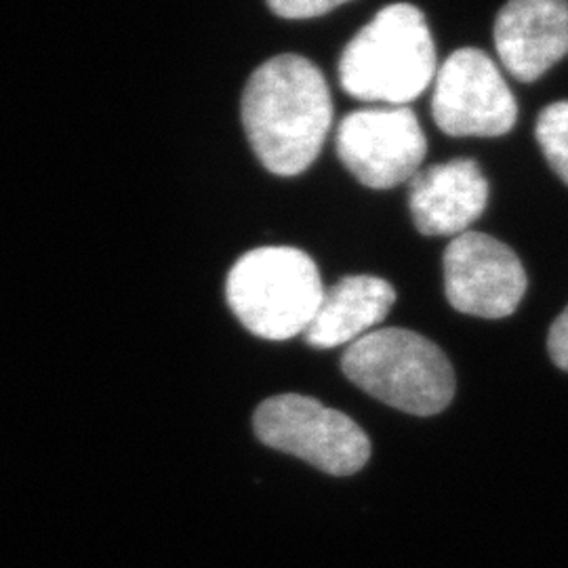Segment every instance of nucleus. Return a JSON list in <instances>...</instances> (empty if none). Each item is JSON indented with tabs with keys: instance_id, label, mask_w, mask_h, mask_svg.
Segmentation results:
<instances>
[{
	"instance_id": "6",
	"label": "nucleus",
	"mask_w": 568,
	"mask_h": 568,
	"mask_svg": "<svg viewBox=\"0 0 568 568\" xmlns=\"http://www.w3.org/2000/svg\"><path fill=\"white\" fill-rule=\"evenodd\" d=\"M432 114L450 138H501L516 124L518 103L495 61L467 47L436 72Z\"/></svg>"
},
{
	"instance_id": "1",
	"label": "nucleus",
	"mask_w": 568,
	"mask_h": 568,
	"mask_svg": "<svg viewBox=\"0 0 568 568\" xmlns=\"http://www.w3.org/2000/svg\"><path fill=\"white\" fill-rule=\"evenodd\" d=\"M241 116L260 163L278 178H293L318 159L333 122V100L312 61L283 53L248 77Z\"/></svg>"
},
{
	"instance_id": "8",
	"label": "nucleus",
	"mask_w": 568,
	"mask_h": 568,
	"mask_svg": "<svg viewBox=\"0 0 568 568\" xmlns=\"http://www.w3.org/2000/svg\"><path fill=\"white\" fill-rule=\"evenodd\" d=\"M445 293L457 312L478 318H508L527 293V272L508 244L483 234L464 232L448 243Z\"/></svg>"
},
{
	"instance_id": "11",
	"label": "nucleus",
	"mask_w": 568,
	"mask_h": 568,
	"mask_svg": "<svg viewBox=\"0 0 568 568\" xmlns=\"http://www.w3.org/2000/svg\"><path fill=\"white\" fill-rule=\"evenodd\" d=\"M396 302L394 286L368 274L345 276L325 288L321 305L305 328V344L333 349L363 339L382 325Z\"/></svg>"
},
{
	"instance_id": "7",
	"label": "nucleus",
	"mask_w": 568,
	"mask_h": 568,
	"mask_svg": "<svg viewBox=\"0 0 568 568\" xmlns=\"http://www.w3.org/2000/svg\"><path fill=\"white\" fill-rule=\"evenodd\" d=\"M335 150L345 169L371 190L410 182L426 159L427 142L406 105L363 108L339 122Z\"/></svg>"
},
{
	"instance_id": "13",
	"label": "nucleus",
	"mask_w": 568,
	"mask_h": 568,
	"mask_svg": "<svg viewBox=\"0 0 568 568\" xmlns=\"http://www.w3.org/2000/svg\"><path fill=\"white\" fill-rule=\"evenodd\" d=\"M349 0H267L274 16L283 20H312L326 16Z\"/></svg>"
},
{
	"instance_id": "4",
	"label": "nucleus",
	"mask_w": 568,
	"mask_h": 568,
	"mask_svg": "<svg viewBox=\"0 0 568 568\" xmlns=\"http://www.w3.org/2000/svg\"><path fill=\"white\" fill-rule=\"evenodd\" d=\"M342 371L368 396L417 417L445 410L455 396L447 354L406 328H377L347 345Z\"/></svg>"
},
{
	"instance_id": "3",
	"label": "nucleus",
	"mask_w": 568,
	"mask_h": 568,
	"mask_svg": "<svg viewBox=\"0 0 568 568\" xmlns=\"http://www.w3.org/2000/svg\"><path fill=\"white\" fill-rule=\"evenodd\" d=\"M325 295L314 260L295 246H260L232 265L225 300L246 331L267 342L304 335Z\"/></svg>"
},
{
	"instance_id": "5",
	"label": "nucleus",
	"mask_w": 568,
	"mask_h": 568,
	"mask_svg": "<svg viewBox=\"0 0 568 568\" xmlns=\"http://www.w3.org/2000/svg\"><path fill=\"white\" fill-rule=\"evenodd\" d=\"M253 427L265 447L295 455L331 476H352L371 459L363 427L302 394L267 398L257 406Z\"/></svg>"
},
{
	"instance_id": "2",
	"label": "nucleus",
	"mask_w": 568,
	"mask_h": 568,
	"mask_svg": "<svg viewBox=\"0 0 568 568\" xmlns=\"http://www.w3.org/2000/svg\"><path fill=\"white\" fill-rule=\"evenodd\" d=\"M339 82L354 100L406 105L436 79V49L426 16L408 2L384 7L345 44Z\"/></svg>"
},
{
	"instance_id": "14",
	"label": "nucleus",
	"mask_w": 568,
	"mask_h": 568,
	"mask_svg": "<svg viewBox=\"0 0 568 568\" xmlns=\"http://www.w3.org/2000/svg\"><path fill=\"white\" fill-rule=\"evenodd\" d=\"M548 349L551 363L568 373V305L549 328Z\"/></svg>"
},
{
	"instance_id": "12",
	"label": "nucleus",
	"mask_w": 568,
	"mask_h": 568,
	"mask_svg": "<svg viewBox=\"0 0 568 568\" xmlns=\"http://www.w3.org/2000/svg\"><path fill=\"white\" fill-rule=\"evenodd\" d=\"M535 135L549 166L568 185V100L549 103L541 110Z\"/></svg>"
},
{
	"instance_id": "9",
	"label": "nucleus",
	"mask_w": 568,
	"mask_h": 568,
	"mask_svg": "<svg viewBox=\"0 0 568 568\" xmlns=\"http://www.w3.org/2000/svg\"><path fill=\"white\" fill-rule=\"evenodd\" d=\"M495 49L516 81H537L568 53V0H508L495 20Z\"/></svg>"
},
{
	"instance_id": "10",
	"label": "nucleus",
	"mask_w": 568,
	"mask_h": 568,
	"mask_svg": "<svg viewBox=\"0 0 568 568\" xmlns=\"http://www.w3.org/2000/svg\"><path fill=\"white\" fill-rule=\"evenodd\" d=\"M487 203V178L471 159L419 169L410 180V217L426 236H459L469 232V225L485 213Z\"/></svg>"
}]
</instances>
